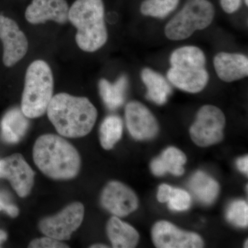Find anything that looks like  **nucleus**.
Listing matches in <instances>:
<instances>
[{
    "instance_id": "8",
    "label": "nucleus",
    "mask_w": 248,
    "mask_h": 248,
    "mask_svg": "<svg viewBox=\"0 0 248 248\" xmlns=\"http://www.w3.org/2000/svg\"><path fill=\"white\" fill-rule=\"evenodd\" d=\"M84 217V205L79 202H75L56 215L41 220L39 228L46 236L64 241L71 239L73 233L81 226Z\"/></svg>"
},
{
    "instance_id": "11",
    "label": "nucleus",
    "mask_w": 248,
    "mask_h": 248,
    "mask_svg": "<svg viewBox=\"0 0 248 248\" xmlns=\"http://www.w3.org/2000/svg\"><path fill=\"white\" fill-rule=\"evenodd\" d=\"M152 238L158 248H201L204 246L200 235L182 231L166 221L155 223L152 229Z\"/></svg>"
},
{
    "instance_id": "7",
    "label": "nucleus",
    "mask_w": 248,
    "mask_h": 248,
    "mask_svg": "<svg viewBox=\"0 0 248 248\" xmlns=\"http://www.w3.org/2000/svg\"><path fill=\"white\" fill-rule=\"evenodd\" d=\"M226 117L221 109L213 105L202 107L190 128V138L197 146L217 144L223 138Z\"/></svg>"
},
{
    "instance_id": "3",
    "label": "nucleus",
    "mask_w": 248,
    "mask_h": 248,
    "mask_svg": "<svg viewBox=\"0 0 248 248\" xmlns=\"http://www.w3.org/2000/svg\"><path fill=\"white\" fill-rule=\"evenodd\" d=\"M68 21L77 29L76 43L81 50L93 53L107 43L103 0H76L69 8Z\"/></svg>"
},
{
    "instance_id": "10",
    "label": "nucleus",
    "mask_w": 248,
    "mask_h": 248,
    "mask_svg": "<svg viewBox=\"0 0 248 248\" xmlns=\"http://www.w3.org/2000/svg\"><path fill=\"white\" fill-rule=\"evenodd\" d=\"M0 40L2 42L3 63L11 67L27 55L29 42L14 19L0 15Z\"/></svg>"
},
{
    "instance_id": "23",
    "label": "nucleus",
    "mask_w": 248,
    "mask_h": 248,
    "mask_svg": "<svg viewBox=\"0 0 248 248\" xmlns=\"http://www.w3.org/2000/svg\"><path fill=\"white\" fill-rule=\"evenodd\" d=\"M179 0H144L141 3V14L164 19L177 9Z\"/></svg>"
},
{
    "instance_id": "1",
    "label": "nucleus",
    "mask_w": 248,
    "mask_h": 248,
    "mask_svg": "<svg viewBox=\"0 0 248 248\" xmlns=\"http://www.w3.org/2000/svg\"><path fill=\"white\" fill-rule=\"evenodd\" d=\"M46 112L58 133L68 138L87 135L97 118V109L88 98L64 93L53 96Z\"/></svg>"
},
{
    "instance_id": "13",
    "label": "nucleus",
    "mask_w": 248,
    "mask_h": 248,
    "mask_svg": "<svg viewBox=\"0 0 248 248\" xmlns=\"http://www.w3.org/2000/svg\"><path fill=\"white\" fill-rule=\"evenodd\" d=\"M125 122L129 133L137 140L154 138L159 132V124L151 110L141 103L133 101L125 108Z\"/></svg>"
},
{
    "instance_id": "21",
    "label": "nucleus",
    "mask_w": 248,
    "mask_h": 248,
    "mask_svg": "<svg viewBox=\"0 0 248 248\" xmlns=\"http://www.w3.org/2000/svg\"><path fill=\"white\" fill-rule=\"evenodd\" d=\"M189 186L195 197L206 205L213 203L219 192L218 183L202 171H198L192 176Z\"/></svg>"
},
{
    "instance_id": "18",
    "label": "nucleus",
    "mask_w": 248,
    "mask_h": 248,
    "mask_svg": "<svg viewBox=\"0 0 248 248\" xmlns=\"http://www.w3.org/2000/svg\"><path fill=\"white\" fill-rule=\"evenodd\" d=\"M141 77L147 88V99L158 105L166 104L172 93V87L167 79L149 68L142 70Z\"/></svg>"
},
{
    "instance_id": "9",
    "label": "nucleus",
    "mask_w": 248,
    "mask_h": 248,
    "mask_svg": "<svg viewBox=\"0 0 248 248\" xmlns=\"http://www.w3.org/2000/svg\"><path fill=\"white\" fill-rule=\"evenodd\" d=\"M0 178L9 181L18 196L24 198L33 187L35 172L22 155L16 153L0 159Z\"/></svg>"
},
{
    "instance_id": "26",
    "label": "nucleus",
    "mask_w": 248,
    "mask_h": 248,
    "mask_svg": "<svg viewBox=\"0 0 248 248\" xmlns=\"http://www.w3.org/2000/svg\"><path fill=\"white\" fill-rule=\"evenodd\" d=\"M29 248H66L69 246L63 244L61 241L53 239L46 236L45 237L39 238L32 240L29 244Z\"/></svg>"
},
{
    "instance_id": "20",
    "label": "nucleus",
    "mask_w": 248,
    "mask_h": 248,
    "mask_svg": "<svg viewBox=\"0 0 248 248\" xmlns=\"http://www.w3.org/2000/svg\"><path fill=\"white\" fill-rule=\"evenodd\" d=\"M128 86V79L125 76H121L114 84L105 79H100L99 93L108 108L114 110L123 105Z\"/></svg>"
},
{
    "instance_id": "28",
    "label": "nucleus",
    "mask_w": 248,
    "mask_h": 248,
    "mask_svg": "<svg viewBox=\"0 0 248 248\" xmlns=\"http://www.w3.org/2000/svg\"><path fill=\"white\" fill-rule=\"evenodd\" d=\"M220 4L226 14H232L241 8L242 0H220Z\"/></svg>"
},
{
    "instance_id": "25",
    "label": "nucleus",
    "mask_w": 248,
    "mask_h": 248,
    "mask_svg": "<svg viewBox=\"0 0 248 248\" xmlns=\"http://www.w3.org/2000/svg\"><path fill=\"white\" fill-rule=\"evenodd\" d=\"M191 202L192 200L188 192L182 189L172 187L167 203L172 211L182 212L190 208Z\"/></svg>"
},
{
    "instance_id": "30",
    "label": "nucleus",
    "mask_w": 248,
    "mask_h": 248,
    "mask_svg": "<svg viewBox=\"0 0 248 248\" xmlns=\"http://www.w3.org/2000/svg\"><path fill=\"white\" fill-rule=\"evenodd\" d=\"M236 166H237L238 169L241 172L245 173L247 174L248 173V156H243V157L239 158L236 161Z\"/></svg>"
},
{
    "instance_id": "34",
    "label": "nucleus",
    "mask_w": 248,
    "mask_h": 248,
    "mask_svg": "<svg viewBox=\"0 0 248 248\" xmlns=\"http://www.w3.org/2000/svg\"><path fill=\"white\" fill-rule=\"evenodd\" d=\"M245 3H246V4L247 5V6H248V0H245Z\"/></svg>"
},
{
    "instance_id": "6",
    "label": "nucleus",
    "mask_w": 248,
    "mask_h": 248,
    "mask_svg": "<svg viewBox=\"0 0 248 248\" xmlns=\"http://www.w3.org/2000/svg\"><path fill=\"white\" fill-rule=\"evenodd\" d=\"M215 10L208 0H187L182 9L165 27V35L170 40H184L195 31L208 28L215 17Z\"/></svg>"
},
{
    "instance_id": "2",
    "label": "nucleus",
    "mask_w": 248,
    "mask_h": 248,
    "mask_svg": "<svg viewBox=\"0 0 248 248\" xmlns=\"http://www.w3.org/2000/svg\"><path fill=\"white\" fill-rule=\"evenodd\" d=\"M32 156L41 172L55 180L73 179L81 167V158L76 148L53 134L42 135L36 140Z\"/></svg>"
},
{
    "instance_id": "19",
    "label": "nucleus",
    "mask_w": 248,
    "mask_h": 248,
    "mask_svg": "<svg viewBox=\"0 0 248 248\" xmlns=\"http://www.w3.org/2000/svg\"><path fill=\"white\" fill-rule=\"evenodd\" d=\"M187 158L180 150L174 147H170L163 152L159 157L151 162L152 172L156 176H162L166 172H170L176 176L182 175L184 173V166Z\"/></svg>"
},
{
    "instance_id": "12",
    "label": "nucleus",
    "mask_w": 248,
    "mask_h": 248,
    "mask_svg": "<svg viewBox=\"0 0 248 248\" xmlns=\"http://www.w3.org/2000/svg\"><path fill=\"white\" fill-rule=\"evenodd\" d=\"M103 208L117 217L128 216L139 206L136 194L128 186L119 182L107 184L101 195Z\"/></svg>"
},
{
    "instance_id": "16",
    "label": "nucleus",
    "mask_w": 248,
    "mask_h": 248,
    "mask_svg": "<svg viewBox=\"0 0 248 248\" xmlns=\"http://www.w3.org/2000/svg\"><path fill=\"white\" fill-rule=\"evenodd\" d=\"M29 126L28 117L19 108L8 111L1 122V138L7 143H17L27 133Z\"/></svg>"
},
{
    "instance_id": "17",
    "label": "nucleus",
    "mask_w": 248,
    "mask_h": 248,
    "mask_svg": "<svg viewBox=\"0 0 248 248\" xmlns=\"http://www.w3.org/2000/svg\"><path fill=\"white\" fill-rule=\"evenodd\" d=\"M107 232L112 247L115 248H135L140 241L138 232L117 217H112L108 222Z\"/></svg>"
},
{
    "instance_id": "4",
    "label": "nucleus",
    "mask_w": 248,
    "mask_h": 248,
    "mask_svg": "<svg viewBox=\"0 0 248 248\" xmlns=\"http://www.w3.org/2000/svg\"><path fill=\"white\" fill-rule=\"evenodd\" d=\"M170 62L171 68L168 71L167 78L177 89L197 93L203 91L208 84L206 58L202 49L194 46L176 49L171 54Z\"/></svg>"
},
{
    "instance_id": "27",
    "label": "nucleus",
    "mask_w": 248,
    "mask_h": 248,
    "mask_svg": "<svg viewBox=\"0 0 248 248\" xmlns=\"http://www.w3.org/2000/svg\"><path fill=\"white\" fill-rule=\"evenodd\" d=\"M0 211H4L9 217L16 218L19 215V209L7 200V197L0 193Z\"/></svg>"
},
{
    "instance_id": "22",
    "label": "nucleus",
    "mask_w": 248,
    "mask_h": 248,
    "mask_svg": "<svg viewBox=\"0 0 248 248\" xmlns=\"http://www.w3.org/2000/svg\"><path fill=\"white\" fill-rule=\"evenodd\" d=\"M123 134V122L119 116H108L103 121L99 129V140L104 149L110 151Z\"/></svg>"
},
{
    "instance_id": "33",
    "label": "nucleus",
    "mask_w": 248,
    "mask_h": 248,
    "mask_svg": "<svg viewBox=\"0 0 248 248\" xmlns=\"http://www.w3.org/2000/svg\"><path fill=\"white\" fill-rule=\"evenodd\" d=\"M248 240L247 241H246V244H245V248H248Z\"/></svg>"
},
{
    "instance_id": "14",
    "label": "nucleus",
    "mask_w": 248,
    "mask_h": 248,
    "mask_svg": "<svg viewBox=\"0 0 248 248\" xmlns=\"http://www.w3.org/2000/svg\"><path fill=\"white\" fill-rule=\"evenodd\" d=\"M69 6L66 0H32L25 12V17L32 24L51 20L60 24L68 21Z\"/></svg>"
},
{
    "instance_id": "32",
    "label": "nucleus",
    "mask_w": 248,
    "mask_h": 248,
    "mask_svg": "<svg viewBox=\"0 0 248 248\" xmlns=\"http://www.w3.org/2000/svg\"><path fill=\"white\" fill-rule=\"evenodd\" d=\"M91 248H108V246H106V245L104 244H94L93 246H91Z\"/></svg>"
},
{
    "instance_id": "31",
    "label": "nucleus",
    "mask_w": 248,
    "mask_h": 248,
    "mask_svg": "<svg viewBox=\"0 0 248 248\" xmlns=\"http://www.w3.org/2000/svg\"><path fill=\"white\" fill-rule=\"evenodd\" d=\"M6 239H7V234H6V232L0 230V246Z\"/></svg>"
},
{
    "instance_id": "24",
    "label": "nucleus",
    "mask_w": 248,
    "mask_h": 248,
    "mask_svg": "<svg viewBox=\"0 0 248 248\" xmlns=\"http://www.w3.org/2000/svg\"><path fill=\"white\" fill-rule=\"evenodd\" d=\"M226 218L232 224L239 228L248 225V205L244 200H236L230 204L226 212Z\"/></svg>"
},
{
    "instance_id": "29",
    "label": "nucleus",
    "mask_w": 248,
    "mask_h": 248,
    "mask_svg": "<svg viewBox=\"0 0 248 248\" xmlns=\"http://www.w3.org/2000/svg\"><path fill=\"white\" fill-rule=\"evenodd\" d=\"M172 189V187L167 184H161L159 186L156 197L160 203H167Z\"/></svg>"
},
{
    "instance_id": "15",
    "label": "nucleus",
    "mask_w": 248,
    "mask_h": 248,
    "mask_svg": "<svg viewBox=\"0 0 248 248\" xmlns=\"http://www.w3.org/2000/svg\"><path fill=\"white\" fill-rule=\"evenodd\" d=\"M217 76L226 82L244 79L248 76V58L241 53L221 52L214 58Z\"/></svg>"
},
{
    "instance_id": "5",
    "label": "nucleus",
    "mask_w": 248,
    "mask_h": 248,
    "mask_svg": "<svg viewBox=\"0 0 248 248\" xmlns=\"http://www.w3.org/2000/svg\"><path fill=\"white\" fill-rule=\"evenodd\" d=\"M54 79L51 68L43 60L31 63L26 72L21 110L29 119L38 118L46 112L53 97Z\"/></svg>"
}]
</instances>
